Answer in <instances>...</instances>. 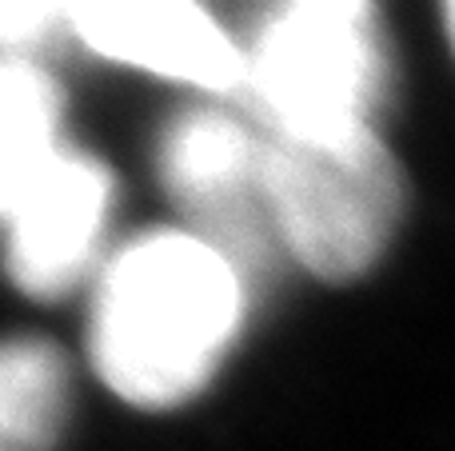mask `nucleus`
Returning a JSON list of instances; mask_svg holds the SVG:
<instances>
[{
	"instance_id": "f257e3e1",
	"label": "nucleus",
	"mask_w": 455,
	"mask_h": 451,
	"mask_svg": "<svg viewBox=\"0 0 455 451\" xmlns=\"http://www.w3.org/2000/svg\"><path fill=\"white\" fill-rule=\"evenodd\" d=\"M248 320V280L220 236L164 224L124 240L92 272L88 364L116 400L180 407L212 384Z\"/></svg>"
},
{
	"instance_id": "f03ea898",
	"label": "nucleus",
	"mask_w": 455,
	"mask_h": 451,
	"mask_svg": "<svg viewBox=\"0 0 455 451\" xmlns=\"http://www.w3.org/2000/svg\"><path fill=\"white\" fill-rule=\"evenodd\" d=\"M256 196L280 244L323 284L368 276L403 220L400 164L371 124L267 132Z\"/></svg>"
},
{
	"instance_id": "7ed1b4c3",
	"label": "nucleus",
	"mask_w": 455,
	"mask_h": 451,
	"mask_svg": "<svg viewBox=\"0 0 455 451\" xmlns=\"http://www.w3.org/2000/svg\"><path fill=\"white\" fill-rule=\"evenodd\" d=\"M240 92L264 112L267 132H336L371 124L384 88V44L368 8L288 0L251 44H240Z\"/></svg>"
},
{
	"instance_id": "20e7f679",
	"label": "nucleus",
	"mask_w": 455,
	"mask_h": 451,
	"mask_svg": "<svg viewBox=\"0 0 455 451\" xmlns=\"http://www.w3.org/2000/svg\"><path fill=\"white\" fill-rule=\"evenodd\" d=\"M112 212L116 180L108 164L64 144L0 216L8 280L32 300L68 296L100 268Z\"/></svg>"
},
{
	"instance_id": "39448f33",
	"label": "nucleus",
	"mask_w": 455,
	"mask_h": 451,
	"mask_svg": "<svg viewBox=\"0 0 455 451\" xmlns=\"http://www.w3.org/2000/svg\"><path fill=\"white\" fill-rule=\"evenodd\" d=\"M56 24L92 56L128 72L200 96L240 92V40L204 0H56Z\"/></svg>"
},
{
	"instance_id": "423d86ee",
	"label": "nucleus",
	"mask_w": 455,
	"mask_h": 451,
	"mask_svg": "<svg viewBox=\"0 0 455 451\" xmlns=\"http://www.w3.org/2000/svg\"><path fill=\"white\" fill-rule=\"evenodd\" d=\"M259 140L240 116L196 104L168 124L160 140V180L196 220H220L256 188Z\"/></svg>"
},
{
	"instance_id": "0eeeda50",
	"label": "nucleus",
	"mask_w": 455,
	"mask_h": 451,
	"mask_svg": "<svg viewBox=\"0 0 455 451\" xmlns=\"http://www.w3.org/2000/svg\"><path fill=\"white\" fill-rule=\"evenodd\" d=\"M72 412L68 356L44 336L0 340V451H56Z\"/></svg>"
},
{
	"instance_id": "6e6552de",
	"label": "nucleus",
	"mask_w": 455,
	"mask_h": 451,
	"mask_svg": "<svg viewBox=\"0 0 455 451\" xmlns=\"http://www.w3.org/2000/svg\"><path fill=\"white\" fill-rule=\"evenodd\" d=\"M60 148L56 80L24 56H0V216Z\"/></svg>"
},
{
	"instance_id": "1a4fd4ad",
	"label": "nucleus",
	"mask_w": 455,
	"mask_h": 451,
	"mask_svg": "<svg viewBox=\"0 0 455 451\" xmlns=\"http://www.w3.org/2000/svg\"><path fill=\"white\" fill-rule=\"evenodd\" d=\"M56 24V0H0V52H16Z\"/></svg>"
},
{
	"instance_id": "9d476101",
	"label": "nucleus",
	"mask_w": 455,
	"mask_h": 451,
	"mask_svg": "<svg viewBox=\"0 0 455 451\" xmlns=\"http://www.w3.org/2000/svg\"><path fill=\"white\" fill-rule=\"evenodd\" d=\"M304 4H331V8H368V0H304Z\"/></svg>"
}]
</instances>
